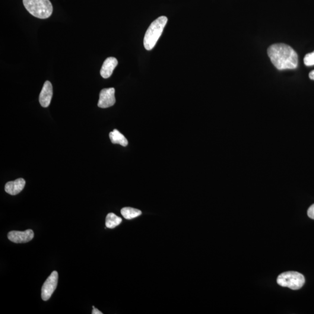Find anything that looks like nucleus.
Wrapping results in <instances>:
<instances>
[{
  "instance_id": "nucleus-1",
  "label": "nucleus",
  "mask_w": 314,
  "mask_h": 314,
  "mask_svg": "<svg viewBox=\"0 0 314 314\" xmlns=\"http://www.w3.org/2000/svg\"><path fill=\"white\" fill-rule=\"evenodd\" d=\"M268 55L273 65L281 71L294 69L297 67V54L286 44H273L268 49Z\"/></svg>"
},
{
  "instance_id": "nucleus-2",
  "label": "nucleus",
  "mask_w": 314,
  "mask_h": 314,
  "mask_svg": "<svg viewBox=\"0 0 314 314\" xmlns=\"http://www.w3.org/2000/svg\"><path fill=\"white\" fill-rule=\"evenodd\" d=\"M168 18L162 16L155 20L149 27L144 37V46L147 50L153 49L163 32Z\"/></svg>"
},
{
  "instance_id": "nucleus-3",
  "label": "nucleus",
  "mask_w": 314,
  "mask_h": 314,
  "mask_svg": "<svg viewBox=\"0 0 314 314\" xmlns=\"http://www.w3.org/2000/svg\"><path fill=\"white\" fill-rule=\"evenodd\" d=\"M23 3L25 8L35 17L46 19L53 13V5L50 0H23Z\"/></svg>"
},
{
  "instance_id": "nucleus-4",
  "label": "nucleus",
  "mask_w": 314,
  "mask_h": 314,
  "mask_svg": "<svg viewBox=\"0 0 314 314\" xmlns=\"http://www.w3.org/2000/svg\"><path fill=\"white\" fill-rule=\"evenodd\" d=\"M277 283L282 287H286L292 290H299L305 284V278L299 272L288 271L282 273L278 276Z\"/></svg>"
},
{
  "instance_id": "nucleus-5",
  "label": "nucleus",
  "mask_w": 314,
  "mask_h": 314,
  "mask_svg": "<svg viewBox=\"0 0 314 314\" xmlns=\"http://www.w3.org/2000/svg\"><path fill=\"white\" fill-rule=\"evenodd\" d=\"M58 272L53 271L43 285L42 288V298L43 300L47 301L50 299L54 291L56 289L57 284H58Z\"/></svg>"
},
{
  "instance_id": "nucleus-6",
  "label": "nucleus",
  "mask_w": 314,
  "mask_h": 314,
  "mask_svg": "<svg viewBox=\"0 0 314 314\" xmlns=\"http://www.w3.org/2000/svg\"><path fill=\"white\" fill-rule=\"evenodd\" d=\"M115 88H104L100 91V98L98 100V106L101 109H107L112 107L115 103Z\"/></svg>"
},
{
  "instance_id": "nucleus-7",
  "label": "nucleus",
  "mask_w": 314,
  "mask_h": 314,
  "mask_svg": "<svg viewBox=\"0 0 314 314\" xmlns=\"http://www.w3.org/2000/svg\"><path fill=\"white\" fill-rule=\"evenodd\" d=\"M34 237L32 230L28 229L24 231H11L8 234V239L15 243H25L30 242Z\"/></svg>"
},
{
  "instance_id": "nucleus-8",
  "label": "nucleus",
  "mask_w": 314,
  "mask_h": 314,
  "mask_svg": "<svg viewBox=\"0 0 314 314\" xmlns=\"http://www.w3.org/2000/svg\"><path fill=\"white\" fill-rule=\"evenodd\" d=\"M53 91L52 84L46 81L39 96V102L43 107L46 108L50 106L53 97Z\"/></svg>"
},
{
  "instance_id": "nucleus-9",
  "label": "nucleus",
  "mask_w": 314,
  "mask_h": 314,
  "mask_svg": "<svg viewBox=\"0 0 314 314\" xmlns=\"http://www.w3.org/2000/svg\"><path fill=\"white\" fill-rule=\"evenodd\" d=\"M118 60L114 57H109L103 63L100 71L101 77L103 78H109L113 74L114 70L118 65Z\"/></svg>"
},
{
  "instance_id": "nucleus-10",
  "label": "nucleus",
  "mask_w": 314,
  "mask_h": 314,
  "mask_svg": "<svg viewBox=\"0 0 314 314\" xmlns=\"http://www.w3.org/2000/svg\"><path fill=\"white\" fill-rule=\"evenodd\" d=\"M26 182L24 179L20 178L14 181L9 182L6 183L5 186V192L9 195L15 196L19 194L25 188Z\"/></svg>"
},
{
  "instance_id": "nucleus-11",
  "label": "nucleus",
  "mask_w": 314,
  "mask_h": 314,
  "mask_svg": "<svg viewBox=\"0 0 314 314\" xmlns=\"http://www.w3.org/2000/svg\"><path fill=\"white\" fill-rule=\"evenodd\" d=\"M110 138L113 144H118L126 147L128 144V142L121 133L118 130L114 129V131L110 133Z\"/></svg>"
},
{
  "instance_id": "nucleus-12",
  "label": "nucleus",
  "mask_w": 314,
  "mask_h": 314,
  "mask_svg": "<svg viewBox=\"0 0 314 314\" xmlns=\"http://www.w3.org/2000/svg\"><path fill=\"white\" fill-rule=\"evenodd\" d=\"M121 214L126 220L137 218L142 214V211L139 209L131 207H125L121 209Z\"/></svg>"
},
{
  "instance_id": "nucleus-13",
  "label": "nucleus",
  "mask_w": 314,
  "mask_h": 314,
  "mask_svg": "<svg viewBox=\"0 0 314 314\" xmlns=\"http://www.w3.org/2000/svg\"><path fill=\"white\" fill-rule=\"evenodd\" d=\"M122 219L117 216L115 214L109 213L106 217V227L110 228V229H113V228L118 226L122 223Z\"/></svg>"
},
{
  "instance_id": "nucleus-14",
  "label": "nucleus",
  "mask_w": 314,
  "mask_h": 314,
  "mask_svg": "<svg viewBox=\"0 0 314 314\" xmlns=\"http://www.w3.org/2000/svg\"><path fill=\"white\" fill-rule=\"evenodd\" d=\"M304 64L307 66L314 65V52L308 54L304 58Z\"/></svg>"
},
{
  "instance_id": "nucleus-15",
  "label": "nucleus",
  "mask_w": 314,
  "mask_h": 314,
  "mask_svg": "<svg viewBox=\"0 0 314 314\" xmlns=\"http://www.w3.org/2000/svg\"><path fill=\"white\" fill-rule=\"evenodd\" d=\"M307 214L308 216L310 218L314 220V204L311 206L309 209H308Z\"/></svg>"
},
{
  "instance_id": "nucleus-16",
  "label": "nucleus",
  "mask_w": 314,
  "mask_h": 314,
  "mask_svg": "<svg viewBox=\"0 0 314 314\" xmlns=\"http://www.w3.org/2000/svg\"><path fill=\"white\" fill-rule=\"evenodd\" d=\"M93 311H92V314H102L103 313L100 312V311L98 310L93 306Z\"/></svg>"
},
{
  "instance_id": "nucleus-17",
  "label": "nucleus",
  "mask_w": 314,
  "mask_h": 314,
  "mask_svg": "<svg viewBox=\"0 0 314 314\" xmlns=\"http://www.w3.org/2000/svg\"><path fill=\"white\" fill-rule=\"evenodd\" d=\"M309 77L312 80L314 81V71H313L310 73Z\"/></svg>"
}]
</instances>
